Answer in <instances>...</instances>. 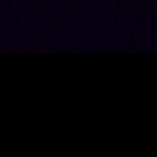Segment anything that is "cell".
<instances>
[]
</instances>
